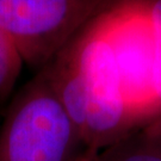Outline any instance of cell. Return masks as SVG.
<instances>
[{
    "label": "cell",
    "instance_id": "cell-1",
    "mask_svg": "<svg viewBox=\"0 0 161 161\" xmlns=\"http://www.w3.org/2000/svg\"><path fill=\"white\" fill-rule=\"evenodd\" d=\"M85 149L42 69L7 111L0 128V161H75Z\"/></svg>",
    "mask_w": 161,
    "mask_h": 161
},
{
    "label": "cell",
    "instance_id": "cell-2",
    "mask_svg": "<svg viewBox=\"0 0 161 161\" xmlns=\"http://www.w3.org/2000/svg\"><path fill=\"white\" fill-rule=\"evenodd\" d=\"M135 130L156 118L155 44L143 0H109L98 13Z\"/></svg>",
    "mask_w": 161,
    "mask_h": 161
},
{
    "label": "cell",
    "instance_id": "cell-3",
    "mask_svg": "<svg viewBox=\"0 0 161 161\" xmlns=\"http://www.w3.org/2000/svg\"><path fill=\"white\" fill-rule=\"evenodd\" d=\"M99 13V12H98ZM98 13L69 42L87 96L82 131L86 148H108L135 130L122 90L114 54Z\"/></svg>",
    "mask_w": 161,
    "mask_h": 161
},
{
    "label": "cell",
    "instance_id": "cell-4",
    "mask_svg": "<svg viewBox=\"0 0 161 161\" xmlns=\"http://www.w3.org/2000/svg\"><path fill=\"white\" fill-rule=\"evenodd\" d=\"M109 0H0V30L24 64L43 68Z\"/></svg>",
    "mask_w": 161,
    "mask_h": 161
},
{
    "label": "cell",
    "instance_id": "cell-5",
    "mask_svg": "<svg viewBox=\"0 0 161 161\" xmlns=\"http://www.w3.org/2000/svg\"><path fill=\"white\" fill-rule=\"evenodd\" d=\"M42 69L82 138L87 117V96L69 43Z\"/></svg>",
    "mask_w": 161,
    "mask_h": 161
},
{
    "label": "cell",
    "instance_id": "cell-6",
    "mask_svg": "<svg viewBox=\"0 0 161 161\" xmlns=\"http://www.w3.org/2000/svg\"><path fill=\"white\" fill-rule=\"evenodd\" d=\"M97 161H161V128L147 125L129 132L100 150Z\"/></svg>",
    "mask_w": 161,
    "mask_h": 161
},
{
    "label": "cell",
    "instance_id": "cell-7",
    "mask_svg": "<svg viewBox=\"0 0 161 161\" xmlns=\"http://www.w3.org/2000/svg\"><path fill=\"white\" fill-rule=\"evenodd\" d=\"M24 60L14 42L0 30V99L6 98L17 82Z\"/></svg>",
    "mask_w": 161,
    "mask_h": 161
},
{
    "label": "cell",
    "instance_id": "cell-8",
    "mask_svg": "<svg viewBox=\"0 0 161 161\" xmlns=\"http://www.w3.org/2000/svg\"><path fill=\"white\" fill-rule=\"evenodd\" d=\"M149 14L155 44V97L156 118L149 125L161 128V0H143Z\"/></svg>",
    "mask_w": 161,
    "mask_h": 161
},
{
    "label": "cell",
    "instance_id": "cell-9",
    "mask_svg": "<svg viewBox=\"0 0 161 161\" xmlns=\"http://www.w3.org/2000/svg\"><path fill=\"white\" fill-rule=\"evenodd\" d=\"M98 154H99L98 150L86 148V149L81 153L80 155L75 159V161H97Z\"/></svg>",
    "mask_w": 161,
    "mask_h": 161
}]
</instances>
